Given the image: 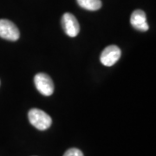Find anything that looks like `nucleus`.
<instances>
[{"mask_svg":"<svg viewBox=\"0 0 156 156\" xmlns=\"http://www.w3.org/2000/svg\"><path fill=\"white\" fill-rule=\"evenodd\" d=\"M29 120L30 124L39 130H46L50 128L52 123L50 116L43 110L32 108L29 111Z\"/></svg>","mask_w":156,"mask_h":156,"instance_id":"obj_1","label":"nucleus"},{"mask_svg":"<svg viewBox=\"0 0 156 156\" xmlns=\"http://www.w3.org/2000/svg\"><path fill=\"white\" fill-rule=\"evenodd\" d=\"M36 88L43 95L50 96L54 92V83L51 78L44 73H38L34 77Z\"/></svg>","mask_w":156,"mask_h":156,"instance_id":"obj_2","label":"nucleus"},{"mask_svg":"<svg viewBox=\"0 0 156 156\" xmlns=\"http://www.w3.org/2000/svg\"><path fill=\"white\" fill-rule=\"evenodd\" d=\"M19 37V30L13 23L10 20L0 19V37L9 41H17Z\"/></svg>","mask_w":156,"mask_h":156,"instance_id":"obj_3","label":"nucleus"},{"mask_svg":"<svg viewBox=\"0 0 156 156\" xmlns=\"http://www.w3.org/2000/svg\"><path fill=\"white\" fill-rule=\"evenodd\" d=\"M121 55H122V52L118 46L116 45L108 46L106 49H104L101 52L100 57L101 62L108 67L113 66L120 59Z\"/></svg>","mask_w":156,"mask_h":156,"instance_id":"obj_4","label":"nucleus"},{"mask_svg":"<svg viewBox=\"0 0 156 156\" xmlns=\"http://www.w3.org/2000/svg\"><path fill=\"white\" fill-rule=\"evenodd\" d=\"M62 25L64 32L70 37H76L80 31V25L77 19L71 13H65L62 18Z\"/></svg>","mask_w":156,"mask_h":156,"instance_id":"obj_5","label":"nucleus"},{"mask_svg":"<svg viewBox=\"0 0 156 156\" xmlns=\"http://www.w3.org/2000/svg\"><path fill=\"white\" fill-rule=\"evenodd\" d=\"M130 23L135 30L140 31H147L148 30L146 13L141 10H136L132 13L130 17Z\"/></svg>","mask_w":156,"mask_h":156,"instance_id":"obj_6","label":"nucleus"},{"mask_svg":"<svg viewBox=\"0 0 156 156\" xmlns=\"http://www.w3.org/2000/svg\"><path fill=\"white\" fill-rule=\"evenodd\" d=\"M77 4L88 11H97L101 7V0H76Z\"/></svg>","mask_w":156,"mask_h":156,"instance_id":"obj_7","label":"nucleus"},{"mask_svg":"<svg viewBox=\"0 0 156 156\" xmlns=\"http://www.w3.org/2000/svg\"><path fill=\"white\" fill-rule=\"evenodd\" d=\"M63 156H83V154L82 151L77 148H70L66 151Z\"/></svg>","mask_w":156,"mask_h":156,"instance_id":"obj_8","label":"nucleus"}]
</instances>
